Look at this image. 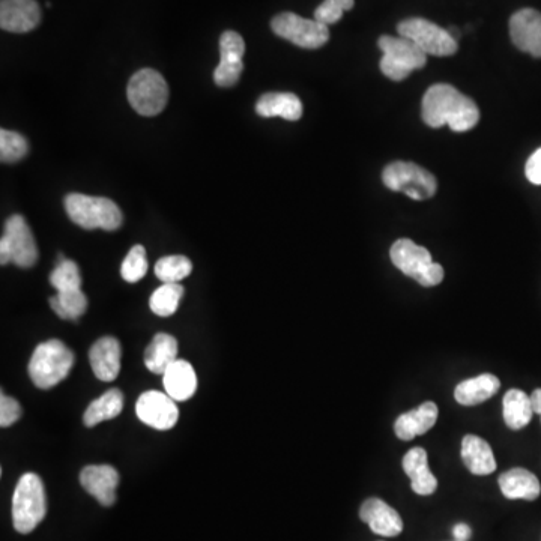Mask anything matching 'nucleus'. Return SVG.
I'll return each instance as SVG.
<instances>
[{
    "label": "nucleus",
    "instance_id": "1",
    "mask_svg": "<svg viewBox=\"0 0 541 541\" xmlns=\"http://www.w3.org/2000/svg\"><path fill=\"white\" fill-rule=\"evenodd\" d=\"M421 116L429 127L448 125L456 133H465L480 121V110L474 100L460 94L453 86L439 83L424 94Z\"/></svg>",
    "mask_w": 541,
    "mask_h": 541
},
{
    "label": "nucleus",
    "instance_id": "2",
    "mask_svg": "<svg viewBox=\"0 0 541 541\" xmlns=\"http://www.w3.org/2000/svg\"><path fill=\"white\" fill-rule=\"evenodd\" d=\"M65 209L71 221L86 230L103 229L113 232L122 226L124 220L119 206L106 197L68 194L65 197Z\"/></svg>",
    "mask_w": 541,
    "mask_h": 541
},
{
    "label": "nucleus",
    "instance_id": "3",
    "mask_svg": "<svg viewBox=\"0 0 541 541\" xmlns=\"http://www.w3.org/2000/svg\"><path fill=\"white\" fill-rule=\"evenodd\" d=\"M74 354L61 340L41 343L29 361V376L41 390H50L70 375Z\"/></svg>",
    "mask_w": 541,
    "mask_h": 541
},
{
    "label": "nucleus",
    "instance_id": "4",
    "mask_svg": "<svg viewBox=\"0 0 541 541\" xmlns=\"http://www.w3.org/2000/svg\"><path fill=\"white\" fill-rule=\"evenodd\" d=\"M47 513L46 490L40 475L26 472L13 496V522L20 534L34 531Z\"/></svg>",
    "mask_w": 541,
    "mask_h": 541
},
{
    "label": "nucleus",
    "instance_id": "5",
    "mask_svg": "<svg viewBox=\"0 0 541 541\" xmlns=\"http://www.w3.org/2000/svg\"><path fill=\"white\" fill-rule=\"evenodd\" d=\"M378 46L384 53L379 64L382 74L394 82H402L412 71L427 64L426 53L406 38L384 35L379 38Z\"/></svg>",
    "mask_w": 541,
    "mask_h": 541
},
{
    "label": "nucleus",
    "instance_id": "6",
    "mask_svg": "<svg viewBox=\"0 0 541 541\" xmlns=\"http://www.w3.org/2000/svg\"><path fill=\"white\" fill-rule=\"evenodd\" d=\"M385 187L400 191L414 200H427L435 196L438 182L429 170L408 161H394L382 173Z\"/></svg>",
    "mask_w": 541,
    "mask_h": 541
},
{
    "label": "nucleus",
    "instance_id": "7",
    "mask_svg": "<svg viewBox=\"0 0 541 541\" xmlns=\"http://www.w3.org/2000/svg\"><path fill=\"white\" fill-rule=\"evenodd\" d=\"M131 107L142 116H157L169 100L166 80L158 71L145 68L131 77L127 89Z\"/></svg>",
    "mask_w": 541,
    "mask_h": 541
},
{
    "label": "nucleus",
    "instance_id": "8",
    "mask_svg": "<svg viewBox=\"0 0 541 541\" xmlns=\"http://www.w3.org/2000/svg\"><path fill=\"white\" fill-rule=\"evenodd\" d=\"M38 260L34 233L23 215H13L5 223V235L0 241V263H14L19 268H32Z\"/></svg>",
    "mask_w": 541,
    "mask_h": 541
},
{
    "label": "nucleus",
    "instance_id": "9",
    "mask_svg": "<svg viewBox=\"0 0 541 541\" xmlns=\"http://www.w3.org/2000/svg\"><path fill=\"white\" fill-rule=\"evenodd\" d=\"M400 37L412 41L427 56H453L457 52V41L450 31L439 28L426 19L403 20L397 26Z\"/></svg>",
    "mask_w": 541,
    "mask_h": 541
},
{
    "label": "nucleus",
    "instance_id": "10",
    "mask_svg": "<svg viewBox=\"0 0 541 541\" xmlns=\"http://www.w3.org/2000/svg\"><path fill=\"white\" fill-rule=\"evenodd\" d=\"M274 34L291 41L301 49L315 50L330 40V29L318 20L303 19L294 13H283L271 22Z\"/></svg>",
    "mask_w": 541,
    "mask_h": 541
},
{
    "label": "nucleus",
    "instance_id": "11",
    "mask_svg": "<svg viewBox=\"0 0 541 541\" xmlns=\"http://www.w3.org/2000/svg\"><path fill=\"white\" fill-rule=\"evenodd\" d=\"M136 414L142 423L157 430L172 429L179 417L175 400L160 391L143 393L137 400Z\"/></svg>",
    "mask_w": 541,
    "mask_h": 541
},
{
    "label": "nucleus",
    "instance_id": "12",
    "mask_svg": "<svg viewBox=\"0 0 541 541\" xmlns=\"http://www.w3.org/2000/svg\"><path fill=\"white\" fill-rule=\"evenodd\" d=\"M245 43L238 32L227 31L220 38V64L214 71V82L220 88H230L238 83L244 64L242 56Z\"/></svg>",
    "mask_w": 541,
    "mask_h": 541
},
{
    "label": "nucleus",
    "instance_id": "13",
    "mask_svg": "<svg viewBox=\"0 0 541 541\" xmlns=\"http://www.w3.org/2000/svg\"><path fill=\"white\" fill-rule=\"evenodd\" d=\"M41 22V8L37 0H2L0 28L13 34L34 31Z\"/></svg>",
    "mask_w": 541,
    "mask_h": 541
},
{
    "label": "nucleus",
    "instance_id": "14",
    "mask_svg": "<svg viewBox=\"0 0 541 541\" xmlns=\"http://www.w3.org/2000/svg\"><path fill=\"white\" fill-rule=\"evenodd\" d=\"M510 37L517 49L534 58H541V13L525 8L513 14Z\"/></svg>",
    "mask_w": 541,
    "mask_h": 541
},
{
    "label": "nucleus",
    "instance_id": "15",
    "mask_svg": "<svg viewBox=\"0 0 541 541\" xmlns=\"http://www.w3.org/2000/svg\"><path fill=\"white\" fill-rule=\"evenodd\" d=\"M83 489L94 496L101 505L110 507L116 502V487L119 484V474L113 466H86L80 474Z\"/></svg>",
    "mask_w": 541,
    "mask_h": 541
},
{
    "label": "nucleus",
    "instance_id": "16",
    "mask_svg": "<svg viewBox=\"0 0 541 541\" xmlns=\"http://www.w3.org/2000/svg\"><path fill=\"white\" fill-rule=\"evenodd\" d=\"M360 517L375 534L397 537L403 531V520L393 507L379 498H369L360 508Z\"/></svg>",
    "mask_w": 541,
    "mask_h": 541
},
{
    "label": "nucleus",
    "instance_id": "17",
    "mask_svg": "<svg viewBox=\"0 0 541 541\" xmlns=\"http://www.w3.org/2000/svg\"><path fill=\"white\" fill-rule=\"evenodd\" d=\"M121 345L115 337H101L89 351L92 370L100 381L112 382L121 372Z\"/></svg>",
    "mask_w": 541,
    "mask_h": 541
},
{
    "label": "nucleus",
    "instance_id": "18",
    "mask_svg": "<svg viewBox=\"0 0 541 541\" xmlns=\"http://www.w3.org/2000/svg\"><path fill=\"white\" fill-rule=\"evenodd\" d=\"M390 257L397 269L414 280H417L424 269L433 262L432 254L427 248L415 244L408 238L394 242L390 250Z\"/></svg>",
    "mask_w": 541,
    "mask_h": 541
},
{
    "label": "nucleus",
    "instance_id": "19",
    "mask_svg": "<svg viewBox=\"0 0 541 541\" xmlns=\"http://www.w3.org/2000/svg\"><path fill=\"white\" fill-rule=\"evenodd\" d=\"M438 406L433 402H424L418 408L400 415L394 423V432L402 441H412L417 436L429 432L438 421Z\"/></svg>",
    "mask_w": 541,
    "mask_h": 541
},
{
    "label": "nucleus",
    "instance_id": "20",
    "mask_svg": "<svg viewBox=\"0 0 541 541\" xmlns=\"http://www.w3.org/2000/svg\"><path fill=\"white\" fill-rule=\"evenodd\" d=\"M403 471L411 478V487L417 495H433L438 489V480L427 465V453L424 448L415 447L403 457Z\"/></svg>",
    "mask_w": 541,
    "mask_h": 541
},
{
    "label": "nucleus",
    "instance_id": "21",
    "mask_svg": "<svg viewBox=\"0 0 541 541\" xmlns=\"http://www.w3.org/2000/svg\"><path fill=\"white\" fill-rule=\"evenodd\" d=\"M163 384L166 394H169L175 402H185L196 393V372H194L193 366L188 361L176 360L164 372Z\"/></svg>",
    "mask_w": 541,
    "mask_h": 541
},
{
    "label": "nucleus",
    "instance_id": "22",
    "mask_svg": "<svg viewBox=\"0 0 541 541\" xmlns=\"http://www.w3.org/2000/svg\"><path fill=\"white\" fill-rule=\"evenodd\" d=\"M257 115L262 118H279L286 121H298L303 116V103L295 94L289 92H271L262 95L256 104Z\"/></svg>",
    "mask_w": 541,
    "mask_h": 541
},
{
    "label": "nucleus",
    "instance_id": "23",
    "mask_svg": "<svg viewBox=\"0 0 541 541\" xmlns=\"http://www.w3.org/2000/svg\"><path fill=\"white\" fill-rule=\"evenodd\" d=\"M498 481L502 495L507 499L535 501L541 493L540 481L528 469H510L504 472Z\"/></svg>",
    "mask_w": 541,
    "mask_h": 541
},
{
    "label": "nucleus",
    "instance_id": "24",
    "mask_svg": "<svg viewBox=\"0 0 541 541\" xmlns=\"http://www.w3.org/2000/svg\"><path fill=\"white\" fill-rule=\"evenodd\" d=\"M501 388V381L495 375L484 373L477 378L460 382L454 390V399L463 406H477L492 399Z\"/></svg>",
    "mask_w": 541,
    "mask_h": 541
},
{
    "label": "nucleus",
    "instance_id": "25",
    "mask_svg": "<svg viewBox=\"0 0 541 541\" xmlns=\"http://www.w3.org/2000/svg\"><path fill=\"white\" fill-rule=\"evenodd\" d=\"M463 463L474 475H489L495 472L496 460L492 448L480 436L466 435L462 441Z\"/></svg>",
    "mask_w": 541,
    "mask_h": 541
},
{
    "label": "nucleus",
    "instance_id": "26",
    "mask_svg": "<svg viewBox=\"0 0 541 541\" xmlns=\"http://www.w3.org/2000/svg\"><path fill=\"white\" fill-rule=\"evenodd\" d=\"M178 342L169 334H157L145 352V366L155 375H164L178 358Z\"/></svg>",
    "mask_w": 541,
    "mask_h": 541
},
{
    "label": "nucleus",
    "instance_id": "27",
    "mask_svg": "<svg viewBox=\"0 0 541 541\" xmlns=\"http://www.w3.org/2000/svg\"><path fill=\"white\" fill-rule=\"evenodd\" d=\"M502 414L508 429L520 430L531 423L532 409L531 396L523 393L522 390H508L502 400Z\"/></svg>",
    "mask_w": 541,
    "mask_h": 541
},
{
    "label": "nucleus",
    "instance_id": "28",
    "mask_svg": "<svg viewBox=\"0 0 541 541\" xmlns=\"http://www.w3.org/2000/svg\"><path fill=\"white\" fill-rule=\"evenodd\" d=\"M122 409H124V394L112 388L88 406L83 415V423L86 427L97 426L103 421L118 417Z\"/></svg>",
    "mask_w": 541,
    "mask_h": 541
},
{
    "label": "nucleus",
    "instance_id": "29",
    "mask_svg": "<svg viewBox=\"0 0 541 541\" xmlns=\"http://www.w3.org/2000/svg\"><path fill=\"white\" fill-rule=\"evenodd\" d=\"M53 312L65 321H77L88 310V298L82 289L76 291L58 292L56 297L50 298Z\"/></svg>",
    "mask_w": 541,
    "mask_h": 541
},
{
    "label": "nucleus",
    "instance_id": "30",
    "mask_svg": "<svg viewBox=\"0 0 541 541\" xmlns=\"http://www.w3.org/2000/svg\"><path fill=\"white\" fill-rule=\"evenodd\" d=\"M182 297H184V288L179 283H163L151 295L149 307L155 315L167 318L178 310Z\"/></svg>",
    "mask_w": 541,
    "mask_h": 541
},
{
    "label": "nucleus",
    "instance_id": "31",
    "mask_svg": "<svg viewBox=\"0 0 541 541\" xmlns=\"http://www.w3.org/2000/svg\"><path fill=\"white\" fill-rule=\"evenodd\" d=\"M191 271H193V263L181 254L163 257L155 263V276L163 283H179L187 279Z\"/></svg>",
    "mask_w": 541,
    "mask_h": 541
},
{
    "label": "nucleus",
    "instance_id": "32",
    "mask_svg": "<svg viewBox=\"0 0 541 541\" xmlns=\"http://www.w3.org/2000/svg\"><path fill=\"white\" fill-rule=\"evenodd\" d=\"M50 283L58 292L76 291L82 289V277L80 269L73 260L59 256V263L53 273L50 274Z\"/></svg>",
    "mask_w": 541,
    "mask_h": 541
},
{
    "label": "nucleus",
    "instance_id": "33",
    "mask_svg": "<svg viewBox=\"0 0 541 541\" xmlns=\"http://www.w3.org/2000/svg\"><path fill=\"white\" fill-rule=\"evenodd\" d=\"M28 140L14 131H0V160L2 163H17L28 155Z\"/></svg>",
    "mask_w": 541,
    "mask_h": 541
},
{
    "label": "nucleus",
    "instance_id": "34",
    "mask_svg": "<svg viewBox=\"0 0 541 541\" xmlns=\"http://www.w3.org/2000/svg\"><path fill=\"white\" fill-rule=\"evenodd\" d=\"M148 273V259H146V250L143 245H134L130 253L122 263V279L128 283H137Z\"/></svg>",
    "mask_w": 541,
    "mask_h": 541
},
{
    "label": "nucleus",
    "instance_id": "35",
    "mask_svg": "<svg viewBox=\"0 0 541 541\" xmlns=\"http://www.w3.org/2000/svg\"><path fill=\"white\" fill-rule=\"evenodd\" d=\"M355 0H324L315 11V20L330 26L342 19L345 11L352 10Z\"/></svg>",
    "mask_w": 541,
    "mask_h": 541
},
{
    "label": "nucleus",
    "instance_id": "36",
    "mask_svg": "<svg viewBox=\"0 0 541 541\" xmlns=\"http://www.w3.org/2000/svg\"><path fill=\"white\" fill-rule=\"evenodd\" d=\"M22 417V406L13 397L0 396V426L10 427Z\"/></svg>",
    "mask_w": 541,
    "mask_h": 541
},
{
    "label": "nucleus",
    "instance_id": "37",
    "mask_svg": "<svg viewBox=\"0 0 541 541\" xmlns=\"http://www.w3.org/2000/svg\"><path fill=\"white\" fill-rule=\"evenodd\" d=\"M444 280V268L439 263L432 262L418 277L417 282L424 288L438 286Z\"/></svg>",
    "mask_w": 541,
    "mask_h": 541
},
{
    "label": "nucleus",
    "instance_id": "38",
    "mask_svg": "<svg viewBox=\"0 0 541 541\" xmlns=\"http://www.w3.org/2000/svg\"><path fill=\"white\" fill-rule=\"evenodd\" d=\"M525 175L531 184L541 185V148L526 161Z\"/></svg>",
    "mask_w": 541,
    "mask_h": 541
},
{
    "label": "nucleus",
    "instance_id": "39",
    "mask_svg": "<svg viewBox=\"0 0 541 541\" xmlns=\"http://www.w3.org/2000/svg\"><path fill=\"white\" fill-rule=\"evenodd\" d=\"M453 534L457 541H468L471 538L472 531L466 523H457L453 528Z\"/></svg>",
    "mask_w": 541,
    "mask_h": 541
},
{
    "label": "nucleus",
    "instance_id": "40",
    "mask_svg": "<svg viewBox=\"0 0 541 541\" xmlns=\"http://www.w3.org/2000/svg\"><path fill=\"white\" fill-rule=\"evenodd\" d=\"M531 403L534 414L541 415V388H537V390L531 394Z\"/></svg>",
    "mask_w": 541,
    "mask_h": 541
}]
</instances>
